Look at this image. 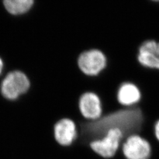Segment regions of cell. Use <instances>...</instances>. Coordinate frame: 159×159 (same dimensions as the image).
Here are the masks:
<instances>
[{
    "instance_id": "2",
    "label": "cell",
    "mask_w": 159,
    "mask_h": 159,
    "mask_svg": "<svg viewBox=\"0 0 159 159\" xmlns=\"http://www.w3.org/2000/svg\"><path fill=\"white\" fill-rule=\"evenodd\" d=\"M106 55L101 50L92 48L83 51L77 59L80 71L88 76L99 75L107 66Z\"/></svg>"
},
{
    "instance_id": "10",
    "label": "cell",
    "mask_w": 159,
    "mask_h": 159,
    "mask_svg": "<svg viewBox=\"0 0 159 159\" xmlns=\"http://www.w3.org/2000/svg\"><path fill=\"white\" fill-rule=\"evenodd\" d=\"M3 2L9 13L12 15H21L31 8L34 0H3Z\"/></svg>"
},
{
    "instance_id": "13",
    "label": "cell",
    "mask_w": 159,
    "mask_h": 159,
    "mask_svg": "<svg viewBox=\"0 0 159 159\" xmlns=\"http://www.w3.org/2000/svg\"><path fill=\"white\" fill-rule=\"evenodd\" d=\"M152 2H159V0H151Z\"/></svg>"
},
{
    "instance_id": "4",
    "label": "cell",
    "mask_w": 159,
    "mask_h": 159,
    "mask_svg": "<svg viewBox=\"0 0 159 159\" xmlns=\"http://www.w3.org/2000/svg\"><path fill=\"white\" fill-rule=\"evenodd\" d=\"M123 135L124 133L121 129H110L102 137L92 141L90 147L99 156L111 158L116 153Z\"/></svg>"
},
{
    "instance_id": "9",
    "label": "cell",
    "mask_w": 159,
    "mask_h": 159,
    "mask_svg": "<svg viewBox=\"0 0 159 159\" xmlns=\"http://www.w3.org/2000/svg\"><path fill=\"white\" fill-rule=\"evenodd\" d=\"M141 96L140 89L132 82H124L117 89V101L123 106L132 107L136 105L140 102Z\"/></svg>"
},
{
    "instance_id": "11",
    "label": "cell",
    "mask_w": 159,
    "mask_h": 159,
    "mask_svg": "<svg viewBox=\"0 0 159 159\" xmlns=\"http://www.w3.org/2000/svg\"><path fill=\"white\" fill-rule=\"evenodd\" d=\"M155 134L157 139L159 141V120L157 121L155 125Z\"/></svg>"
},
{
    "instance_id": "1",
    "label": "cell",
    "mask_w": 159,
    "mask_h": 159,
    "mask_svg": "<svg viewBox=\"0 0 159 159\" xmlns=\"http://www.w3.org/2000/svg\"><path fill=\"white\" fill-rule=\"evenodd\" d=\"M143 116L139 108L121 109L86 124L83 127V135L86 139H99L113 129H119L124 134L137 131L141 128Z\"/></svg>"
},
{
    "instance_id": "5",
    "label": "cell",
    "mask_w": 159,
    "mask_h": 159,
    "mask_svg": "<svg viewBox=\"0 0 159 159\" xmlns=\"http://www.w3.org/2000/svg\"><path fill=\"white\" fill-rule=\"evenodd\" d=\"M122 148L127 159H148L151 153L150 144L138 135L129 136L123 143Z\"/></svg>"
},
{
    "instance_id": "3",
    "label": "cell",
    "mask_w": 159,
    "mask_h": 159,
    "mask_svg": "<svg viewBox=\"0 0 159 159\" xmlns=\"http://www.w3.org/2000/svg\"><path fill=\"white\" fill-rule=\"evenodd\" d=\"M30 82L27 76L21 71L9 73L1 84V92L3 97L14 100L28 91Z\"/></svg>"
},
{
    "instance_id": "7",
    "label": "cell",
    "mask_w": 159,
    "mask_h": 159,
    "mask_svg": "<svg viewBox=\"0 0 159 159\" xmlns=\"http://www.w3.org/2000/svg\"><path fill=\"white\" fill-rule=\"evenodd\" d=\"M137 61L143 67L159 70V42L147 40L139 47Z\"/></svg>"
},
{
    "instance_id": "8",
    "label": "cell",
    "mask_w": 159,
    "mask_h": 159,
    "mask_svg": "<svg viewBox=\"0 0 159 159\" xmlns=\"http://www.w3.org/2000/svg\"><path fill=\"white\" fill-rule=\"evenodd\" d=\"M54 132L57 141L63 146L71 145L77 136L76 124L68 118L58 121L54 125Z\"/></svg>"
},
{
    "instance_id": "6",
    "label": "cell",
    "mask_w": 159,
    "mask_h": 159,
    "mask_svg": "<svg viewBox=\"0 0 159 159\" xmlns=\"http://www.w3.org/2000/svg\"><path fill=\"white\" fill-rule=\"evenodd\" d=\"M78 107L82 116L91 121H96L102 115V104L97 93L86 92L80 97Z\"/></svg>"
},
{
    "instance_id": "12",
    "label": "cell",
    "mask_w": 159,
    "mask_h": 159,
    "mask_svg": "<svg viewBox=\"0 0 159 159\" xmlns=\"http://www.w3.org/2000/svg\"><path fill=\"white\" fill-rule=\"evenodd\" d=\"M3 61L0 58V74L2 73V70H3Z\"/></svg>"
}]
</instances>
